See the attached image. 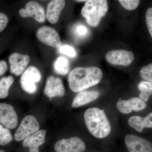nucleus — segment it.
Here are the masks:
<instances>
[{"label": "nucleus", "mask_w": 152, "mask_h": 152, "mask_svg": "<svg viewBox=\"0 0 152 152\" xmlns=\"http://www.w3.org/2000/svg\"><path fill=\"white\" fill-rule=\"evenodd\" d=\"M65 0H52L47 7L46 18L50 23L55 24L58 21L61 12L65 6Z\"/></svg>", "instance_id": "2eb2a0df"}, {"label": "nucleus", "mask_w": 152, "mask_h": 152, "mask_svg": "<svg viewBox=\"0 0 152 152\" xmlns=\"http://www.w3.org/2000/svg\"><path fill=\"white\" fill-rule=\"evenodd\" d=\"M116 106L118 110L122 113L127 114L132 112L129 107L127 100L120 99L117 102Z\"/></svg>", "instance_id": "bb28decb"}, {"label": "nucleus", "mask_w": 152, "mask_h": 152, "mask_svg": "<svg viewBox=\"0 0 152 152\" xmlns=\"http://www.w3.org/2000/svg\"><path fill=\"white\" fill-rule=\"evenodd\" d=\"M77 2H85V1H89V0H75Z\"/></svg>", "instance_id": "7c9ffc66"}, {"label": "nucleus", "mask_w": 152, "mask_h": 152, "mask_svg": "<svg viewBox=\"0 0 152 152\" xmlns=\"http://www.w3.org/2000/svg\"><path fill=\"white\" fill-rule=\"evenodd\" d=\"M12 140V136L9 129L4 128L0 124V145H6Z\"/></svg>", "instance_id": "4be33fe9"}, {"label": "nucleus", "mask_w": 152, "mask_h": 152, "mask_svg": "<svg viewBox=\"0 0 152 152\" xmlns=\"http://www.w3.org/2000/svg\"><path fill=\"white\" fill-rule=\"evenodd\" d=\"M36 35L41 42L49 46L59 48L62 45L58 33L50 27L43 26L39 28Z\"/></svg>", "instance_id": "423d86ee"}, {"label": "nucleus", "mask_w": 152, "mask_h": 152, "mask_svg": "<svg viewBox=\"0 0 152 152\" xmlns=\"http://www.w3.org/2000/svg\"><path fill=\"white\" fill-rule=\"evenodd\" d=\"M125 142L129 152H152V144L146 139L135 135L128 134Z\"/></svg>", "instance_id": "1a4fd4ad"}, {"label": "nucleus", "mask_w": 152, "mask_h": 152, "mask_svg": "<svg viewBox=\"0 0 152 152\" xmlns=\"http://www.w3.org/2000/svg\"><path fill=\"white\" fill-rule=\"evenodd\" d=\"M108 6L107 0H89L81 10V15L87 23L92 27H96L101 19L105 16Z\"/></svg>", "instance_id": "7ed1b4c3"}, {"label": "nucleus", "mask_w": 152, "mask_h": 152, "mask_svg": "<svg viewBox=\"0 0 152 152\" xmlns=\"http://www.w3.org/2000/svg\"><path fill=\"white\" fill-rule=\"evenodd\" d=\"M102 77V72L97 67H78L69 74L68 78L69 87L74 92H80L98 84Z\"/></svg>", "instance_id": "f257e3e1"}, {"label": "nucleus", "mask_w": 152, "mask_h": 152, "mask_svg": "<svg viewBox=\"0 0 152 152\" xmlns=\"http://www.w3.org/2000/svg\"><path fill=\"white\" fill-rule=\"evenodd\" d=\"M18 121L14 107L9 104L0 103V123L8 129H14L16 127Z\"/></svg>", "instance_id": "9b49d317"}, {"label": "nucleus", "mask_w": 152, "mask_h": 152, "mask_svg": "<svg viewBox=\"0 0 152 152\" xmlns=\"http://www.w3.org/2000/svg\"><path fill=\"white\" fill-rule=\"evenodd\" d=\"M137 131L141 133L145 128H152V112L143 118L137 116L136 119Z\"/></svg>", "instance_id": "aec40b11"}, {"label": "nucleus", "mask_w": 152, "mask_h": 152, "mask_svg": "<svg viewBox=\"0 0 152 152\" xmlns=\"http://www.w3.org/2000/svg\"><path fill=\"white\" fill-rule=\"evenodd\" d=\"M39 129V124L37 118L32 115H28L23 118L15 133L14 137L17 141H22Z\"/></svg>", "instance_id": "39448f33"}, {"label": "nucleus", "mask_w": 152, "mask_h": 152, "mask_svg": "<svg viewBox=\"0 0 152 152\" xmlns=\"http://www.w3.org/2000/svg\"><path fill=\"white\" fill-rule=\"evenodd\" d=\"M128 104L132 110L139 112L143 110L147 107V104L138 97H133L127 100Z\"/></svg>", "instance_id": "412c9836"}, {"label": "nucleus", "mask_w": 152, "mask_h": 152, "mask_svg": "<svg viewBox=\"0 0 152 152\" xmlns=\"http://www.w3.org/2000/svg\"><path fill=\"white\" fill-rule=\"evenodd\" d=\"M99 96V93L96 91H82L74 98L72 107L77 108L85 105L96 100Z\"/></svg>", "instance_id": "dca6fc26"}, {"label": "nucleus", "mask_w": 152, "mask_h": 152, "mask_svg": "<svg viewBox=\"0 0 152 152\" xmlns=\"http://www.w3.org/2000/svg\"><path fill=\"white\" fill-rule=\"evenodd\" d=\"M122 6L127 10H135L140 4V0H118Z\"/></svg>", "instance_id": "393cba45"}, {"label": "nucleus", "mask_w": 152, "mask_h": 152, "mask_svg": "<svg viewBox=\"0 0 152 152\" xmlns=\"http://www.w3.org/2000/svg\"><path fill=\"white\" fill-rule=\"evenodd\" d=\"M107 61L114 65L128 66L134 59L132 52L124 50H113L106 54Z\"/></svg>", "instance_id": "6e6552de"}, {"label": "nucleus", "mask_w": 152, "mask_h": 152, "mask_svg": "<svg viewBox=\"0 0 152 152\" xmlns=\"http://www.w3.org/2000/svg\"><path fill=\"white\" fill-rule=\"evenodd\" d=\"M14 82V78L11 76L4 77L0 80V99L8 96L9 90Z\"/></svg>", "instance_id": "a211bd4d"}, {"label": "nucleus", "mask_w": 152, "mask_h": 152, "mask_svg": "<svg viewBox=\"0 0 152 152\" xmlns=\"http://www.w3.org/2000/svg\"><path fill=\"white\" fill-rule=\"evenodd\" d=\"M44 93L49 98L64 96L65 94V89L61 79L53 76H49Z\"/></svg>", "instance_id": "f8f14e48"}, {"label": "nucleus", "mask_w": 152, "mask_h": 152, "mask_svg": "<svg viewBox=\"0 0 152 152\" xmlns=\"http://www.w3.org/2000/svg\"><path fill=\"white\" fill-rule=\"evenodd\" d=\"M7 16L3 13L0 12V33L3 31L7 27L8 23Z\"/></svg>", "instance_id": "c85d7f7f"}, {"label": "nucleus", "mask_w": 152, "mask_h": 152, "mask_svg": "<svg viewBox=\"0 0 152 152\" xmlns=\"http://www.w3.org/2000/svg\"><path fill=\"white\" fill-rule=\"evenodd\" d=\"M53 69L57 74L61 75H66L69 69V60L65 57H58L54 62Z\"/></svg>", "instance_id": "f3484780"}, {"label": "nucleus", "mask_w": 152, "mask_h": 152, "mask_svg": "<svg viewBox=\"0 0 152 152\" xmlns=\"http://www.w3.org/2000/svg\"><path fill=\"white\" fill-rule=\"evenodd\" d=\"M19 14L22 18H32L39 23H44L46 18L42 7L34 1H30L27 3L25 8L19 10Z\"/></svg>", "instance_id": "9d476101"}, {"label": "nucleus", "mask_w": 152, "mask_h": 152, "mask_svg": "<svg viewBox=\"0 0 152 152\" xmlns=\"http://www.w3.org/2000/svg\"><path fill=\"white\" fill-rule=\"evenodd\" d=\"M145 19L147 27L150 35L152 38V8H150L147 10L145 14Z\"/></svg>", "instance_id": "cd10ccee"}, {"label": "nucleus", "mask_w": 152, "mask_h": 152, "mask_svg": "<svg viewBox=\"0 0 152 152\" xmlns=\"http://www.w3.org/2000/svg\"><path fill=\"white\" fill-rule=\"evenodd\" d=\"M7 64L5 61H0V76L3 75L7 70Z\"/></svg>", "instance_id": "c756f323"}, {"label": "nucleus", "mask_w": 152, "mask_h": 152, "mask_svg": "<svg viewBox=\"0 0 152 152\" xmlns=\"http://www.w3.org/2000/svg\"><path fill=\"white\" fill-rule=\"evenodd\" d=\"M74 35L79 39H84L89 34L88 28L82 24H78L75 26L73 29Z\"/></svg>", "instance_id": "5701e85b"}, {"label": "nucleus", "mask_w": 152, "mask_h": 152, "mask_svg": "<svg viewBox=\"0 0 152 152\" xmlns=\"http://www.w3.org/2000/svg\"><path fill=\"white\" fill-rule=\"evenodd\" d=\"M84 118L87 129L95 137L104 138L110 133L111 127L104 110L90 108L85 111Z\"/></svg>", "instance_id": "f03ea898"}, {"label": "nucleus", "mask_w": 152, "mask_h": 152, "mask_svg": "<svg viewBox=\"0 0 152 152\" xmlns=\"http://www.w3.org/2000/svg\"><path fill=\"white\" fill-rule=\"evenodd\" d=\"M59 50L61 53L66 55L70 58H75L77 55L75 49L69 45H62L59 48Z\"/></svg>", "instance_id": "a878e982"}, {"label": "nucleus", "mask_w": 152, "mask_h": 152, "mask_svg": "<svg viewBox=\"0 0 152 152\" xmlns=\"http://www.w3.org/2000/svg\"><path fill=\"white\" fill-rule=\"evenodd\" d=\"M42 74L39 69L34 66H30L22 74L20 83L22 88L26 93L34 94L37 92V84L40 81Z\"/></svg>", "instance_id": "20e7f679"}, {"label": "nucleus", "mask_w": 152, "mask_h": 152, "mask_svg": "<svg viewBox=\"0 0 152 152\" xmlns=\"http://www.w3.org/2000/svg\"><path fill=\"white\" fill-rule=\"evenodd\" d=\"M140 75L145 80L152 82V63L142 68L140 71Z\"/></svg>", "instance_id": "b1692460"}, {"label": "nucleus", "mask_w": 152, "mask_h": 152, "mask_svg": "<svg viewBox=\"0 0 152 152\" xmlns=\"http://www.w3.org/2000/svg\"><path fill=\"white\" fill-rule=\"evenodd\" d=\"M30 60V57L27 55L18 53L12 54L9 58L11 73L17 76L20 75L26 70Z\"/></svg>", "instance_id": "ddd939ff"}, {"label": "nucleus", "mask_w": 152, "mask_h": 152, "mask_svg": "<svg viewBox=\"0 0 152 152\" xmlns=\"http://www.w3.org/2000/svg\"><path fill=\"white\" fill-rule=\"evenodd\" d=\"M0 152H5L4 151H3V150H0Z\"/></svg>", "instance_id": "2f4dec72"}, {"label": "nucleus", "mask_w": 152, "mask_h": 152, "mask_svg": "<svg viewBox=\"0 0 152 152\" xmlns=\"http://www.w3.org/2000/svg\"><path fill=\"white\" fill-rule=\"evenodd\" d=\"M86 148L83 141L77 137L61 139L54 145L55 150L56 152H84Z\"/></svg>", "instance_id": "0eeeda50"}, {"label": "nucleus", "mask_w": 152, "mask_h": 152, "mask_svg": "<svg viewBox=\"0 0 152 152\" xmlns=\"http://www.w3.org/2000/svg\"><path fill=\"white\" fill-rule=\"evenodd\" d=\"M47 131L40 130L25 139L23 145L29 148V152H39V148L45 144Z\"/></svg>", "instance_id": "4468645a"}, {"label": "nucleus", "mask_w": 152, "mask_h": 152, "mask_svg": "<svg viewBox=\"0 0 152 152\" xmlns=\"http://www.w3.org/2000/svg\"><path fill=\"white\" fill-rule=\"evenodd\" d=\"M138 88L141 92L139 98L144 102H148L150 96L152 95V82H141L138 85Z\"/></svg>", "instance_id": "6ab92c4d"}]
</instances>
